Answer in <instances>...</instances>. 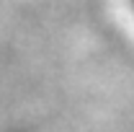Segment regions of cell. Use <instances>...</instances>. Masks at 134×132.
Returning a JSON list of instances; mask_svg holds the SVG:
<instances>
[{
    "label": "cell",
    "instance_id": "cell-1",
    "mask_svg": "<svg viewBox=\"0 0 134 132\" xmlns=\"http://www.w3.org/2000/svg\"><path fill=\"white\" fill-rule=\"evenodd\" d=\"M129 5H132V8H134V0H129Z\"/></svg>",
    "mask_w": 134,
    "mask_h": 132
}]
</instances>
